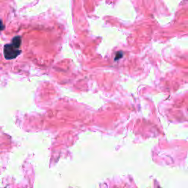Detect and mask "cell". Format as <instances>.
Segmentation results:
<instances>
[{
  "instance_id": "1",
  "label": "cell",
  "mask_w": 188,
  "mask_h": 188,
  "mask_svg": "<svg viewBox=\"0 0 188 188\" xmlns=\"http://www.w3.org/2000/svg\"><path fill=\"white\" fill-rule=\"evenodd\" d=\"M21 45L20 37H15L11 44L5 45L4 47V55L6 59L12 60L20 54L19 47Z\"/></svg>"
}]
</instances>
